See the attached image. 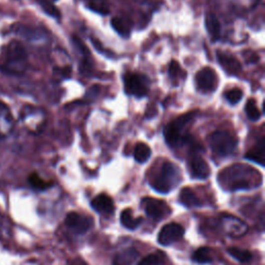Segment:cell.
Segmentation results:
<instances>
[{"instance_id": "f1b7e54d", "label": "cell", "mask_w": 265, "mask_h": 265, "mask_svg": "<svg viewBox=\"0 0 265 265\" xmlns=\"http://www.w3.org/2000/svg\"><path fill=\"white\" fill-rule=\"evenodd\" d=\"M164 262V255L162 253H155L146 256L139 265H160Z\"/></svg>"}, {"instance_id": "603a6c76", "label": "cell", "mask_w": 265, "mask_h": 265, "mask_svg": "<svg viewBox=\"0 0 265 265\" xmlns=\"http://www.w3.org/2000/svg\"><path fill=\"white\" fill-rule=\"evenodd\" d=\"M193 261L199 264H207L212 262V257L210 255V250L208 247H200L194 252L192 256Z\"/></svg>"}, {"instance_id": "6da1fadb", "label": "cell", "mask_w": 265, "mask_h": 265, "mask_svg": "<svg viewBox=\"0 0 265 265\" xmlns=\"http://www.w3.org/2000/svg\"><path fill=\"white\" fill-rule=\"evenodd\" d=\"M195 113L190 112L188 114L181 115L178 118L170 122L164 129L165 141L170 147H178L186 143L190 137L187 134V126L194 119Z\"/></svg>"}, {"instance_id": "7c38bea8", "label": "cell", "mask_w": 265, "mask_h": 265, "mask_svg": "<svg viewBox=\"0 0 265 265\" xmlns=\"http://www.w3.org/2000/svg\"><path fill=\"white\" fill-rule=\"evenodd\" d=\"M218 59L222 68L229 75L236 76L240 73L241 64L235 56L225 52H218Z\"/></svg>"}, {"instance_id": "484cf974", "label": "cell", "mask_w": 265, "mask_h": 265, "mask_svg": "<svg viewBox=\"0 0 265 265\" xmlns=\"http://www.w3.org/2000/svg\"><path fill=\"white\" fill-rule=\"evenodd\" d=\"M245 114L247 116V118L253 120V121H256V120L260 119L261 112H260V110L258 109V107L256 105L255 99L251 98V99H248V101L246 102V104H245Z\"/></svg>"}, {"instance_id": "4fadbf2b", "label": "cell", "mask_w": 265, "mask_h": 265, "mask_svg": "<svg viewBox=\"0 0 265 265\" xmlns=\"http://www.w3.org/2000/svg\"><path fill=\"white\" fill-rule=\"evenodd\" d=\"M14 125V118L9 107L0 103V137L7 136Z\"/></svg>"}, {"instance_id": "44dd1931", "label": "cell", "mask_w": 265, "mask_h": 265, "mask_svg": "<svg viewBox=\"0 0 265 265\" xmlns=\"http://www.w3.org/2000/svg\"><path fill=\"white\" fill-rule=\"evenodd\" d=\"M152 156V149L145 143H138L134 148V158L138 163H145Z\"/></svg>"}, {"instance_id": "277c9868", "label": "cell", "mask_w": 265, "mask_h": 265, "mask_svg": "<svg viewBox=\"0 0 265 265\" xmlns=\"http://www.w3.org/2000/svg\"><path fill=\"white\" fill-rule=\"evenodd\" d=\"M180 179L178 168L172 163L166 162L162 166L160 172L152 182V187L159 193L167 194L175 187Z\"/></svg>"}, {"instance_id": "1f68e13d", "label": "cell", "mask_w": 265, "mask_h": 265, "mask_svg": "<svg viewBox=\"0 0 265 265\" xmlns=\"http://www.w3.org/2000/svg\"><path fill=\"white\" fill-rule=\"evenodd\" d=\"M169 76L171 77L172 80H179L182 76V69L180 68V65L178 64L177 61H171L169 65Z\"/></svg>"}, {"instance_id": "52a82bcc", "label": "cell", "mask_w": 265, "mask_h": 265, "mask_svg": "<svg viewBox=\"0 0 265 265\" xmlns=\"http://www.w3.org/2000/svg\"><path fill=\"white\" fill-rule=\"evenodd\" d=\"M198 90L203 93H210L217 88L218 77L211 68H204L196 75Z\"/></svg>"}, {"instance_id": "5bb4252c", "label": "cell", "mask_w": 265, "mask_h": 265, "mask_svg": "<svg viewBox=\"0 0 265 265\" xmlns=\"http://www.w3.org/2000/svg\"><path fill=\"white\" fill-rule=\"evenodd\" d=\"M91 206L95 211L105 214H110L114 211V203L112 199L105 194L96 196L91 201Z\"/></svg>"}, {"instance_id": "f546056e", "label": "cell", "mask_w": 265, "mask_h": 265, "mask_svg": "<svg viewBox=\"0 0 265 265\" xmlns=\"http://www.w3.org/2000/svg\"><path fill=\"white\" fill-rule=\"evenodd\" d=\"M225 97L227 101L232 104V105H235L237 104L241 97H242V91L238 88H233V89H230L225 93Z\"/></svg>"}, {"instance_id": "83f0119b", "label": "cell", "mask_w": 265, "mask_h": 265, "mask_svg": "<svg viewBox=\"0 0 265 265\" xmlns=\"http://www.w3.org/2000/svg\"><path fill=\"white\" fill-rule=\"evenodd\" d=\"M89 9L102 15H107L110 12L109 5L106 0H89Z\"/></svg>"}, {"instance_id": "2e32d148", "label": "cell", "mask_w": 265, "mask_h": 265, "mask_svg": "<svg viewBox=\"0 0 265 265\" xmlns=\"http://www.w3.org/2000/svg\"><path fill=\"white\" fill-rule=\"evenodd\" d=\"M245 159L258 163L259 165H264L265 160V139L261 138L260 141L253 147L250 152L245 155Z\"/></svg>"}, {"instance_id": "ac0fdd59", "label": "cell", "mask_w": 265, "mask_h": 265, "mask_svg": "<svg viewBox=\"0 0 265 265\" xmlns=\"http://www.w3.org/2000/svg\"><path fill=\"white\" fill-rule=\"evenodd\" d=\"M139 257L135 248H127L115 256L112 265H131Z\"/></svg>"}, {"instance_id": "d6a6232c", "label": "cell", "mask_w": 265, "mask_h": 265, "mask_svg": "<svg viewBox=\"0 0 265 265\" xmlns=\"http://www.w3.org/2000/svg\"><path fill=\"white\" fill-rule=\"evenodd\" d=\"M54 75L62 79H68L72 75V68L71 66H65V68H55Z\"/></svg>"}, {"instance_id": "9c48e42d", "label": "cell", "mask_w": 265, "mask_h": 265, "mask_svg": "<svg viewBox=\"0 0 265 265\" xmlns=\"http://www.w3.org/2000/svg\"><path fill=\"white\" fill-rule=\"evenodd\" d=\"M64 222H65L66 227L71 229L72 231H74L75 233L83 234L90 229L92 220L78 212H70L66 214Z\"/></svg>"}, {"instance_id": "cb8c5ba5", "label": "cell", "mask_w": 265, "mask_h": 265, "mask_svg": "<svg viewBox=\"0 0 265 265\" xmlns=\"http://www.w3.org/2000/svg\"><path fill=\"white\" fill-rule=\"evenodd\" d=\"M112 27L115 29V31L119 33L120 36L127 38L130 33V27L127 21L121 19V18H113L111 21Z\"/></svg>"}, {"instance_id": "ffe728a7", "label": "cell", "mask_w": 265, "mask_h": 265, "mask_svg": "<svg viewBox=\"0 0 265 265\" xmlns=\"http://www.w3.org/2000/svg\"><path fill=\"white\" fill-rule=\"evenodd\" d=\"M120 222L123 227H125L128 230H134L136 229L140 223L142 222L141 218H134L132 217L131 210L129 208H126L121 211L120 214Z\"/></svg>"}, {"instance_id": "836d02e7", "label": "cell", "mask_w": 265, "mask_h": 265, "mask_svg": "<svg viewBox=\"0 0 265 265\" xmlns=\"http://www.w3.org/2000/svg\"><path fill=\"white\" fill-rule=\"evenodd\" d=\"M73 265H86L84 262H82L80 259H77L74 261V264Z\"/></svg>"}, {"instance_id": "d6986e66", "label": "cell", "mask_w": 265, "mask_h": 265, "mask_svg": "<svg viewBox=\"0 0 265 265\" xmlns=\"http://www.w3.org/2000/svg\"><path fill=\"white\" fill-rule=\"evenodd\" d=\"M179 200H180L181 204H184L188 208L198 207V206L201 205V202H200V200H199V198L196 196V194L190 188H184L180 191Z\"/></svg>"}, {"instance_id": "ba28073f", "label": "cell", "mask_w": 265, "mask_h": 265, "mask_svg": "<svg viewBox=\"0 0 265 265\" xmlns=\"http://www.w3.org/2000/svg\"><path fill=\"white\" fill-rule=\"evenodd\" d=\"M185 234V228L177 223H170L164 226L160 233L158 240L162 245H169L178 239H180Z\"/></svg>"}, {"instance_id": "7a4b0ae2", "label": "cell", "mask_w": 265, "mask_h": 265, "mask_svg": "<svg viewBox=\"0 0 265 265\" xmlns=\"http://www.w3.org/2000/svg\"><path fill=\"white\" fill-rule=\"evenodd\" d=\"M258 174L253 168L244 165H234L223 172L225 181L232 190H246L250 189L253 184L254 176Z\"/></svg>"}, {"instance_id": "5b68a950", "label": "cell", "mask_w": 265, "mask_h": 265, "mask_svg": "<svg viewBox=\"0 0 265 265\" xmlns=\"http://www.w3.org/2000/svg\"><path fill=\"white\" fill-rule=\"evenodd\" d=\"M211 151L219 157H228L237 148V139L227 130H217L208 138Z\"/></svg>"}, {"instance_id": "8992f818", "label": "cell", "mask_w": 265, "mask_h": 265, "mask_svg": "<svg viewBox=\"0 0 265 265\" xmlns=\"http://www.w3.org/2000/svg\"><path fill=\"white\" fill-rule=\"evenodd\" d=\"M123 83L124 90L127 94L142 97L145 96L148 92L149 81L143 75L128 73L124 76Z\"/></svg>"}, {"instance_id": "9a60e30c", "label": "cell", "mask_w": 265, "mask_h": 265, "mask_svg": "<svg viewBox=\"0 0 265 265\" xmlns=\"http://www.w3.org/2000/svg\"><path fill=\"white\" fill-rule=\"evenodd\" d=\"M224 224H225V230L231 236H241L245 233V231L247 229L246 225L243 222L233 217L225 218Z\"/></svg>"}, {"instance_id": "e0dca14e", "label": "cell", "mask_w": 265, "mask_h": 265, "mask_svg": "<svg viewBox=\"0 0 265 265\" xmlns=\"http://www.w3.org/2000/svg\"><path fill=\"white\" fill-rule=\"evenodd\" d=\"M205 26L212 41H218L221 36V25L217 17L213 14H207L205 17Z\"/></svg>"}, {"instance_id": "30bf717a", "label": "cell", "mask_w": 265, "mask_h": 265, "mask_svg": "<svg viewBox=\"0 0 265 265\" xmlns=\"http://www.w3.org/2000/svg\"><path fill=\"white\" fill-rule=\"evenodd\" d=\"M144 210L148 217L155 220H161L169 212V207L166 202L155 198H144L142 201Z\"/></svg>"}, {"instance_id": "4dcf8cb0", "label": "cell", "mask_w": 265, "mask_h": 265, "mask_svg": "<svg viewBox=\"0 0 265 265\" xmlns=\"http://www.w3.org/2000/svg\"><path fill=\"white\" fill-rule=\"evenodd\" d=\"M41 6L43 8V10L51 17H53V18H60V13H59V10L54 6L52 5L51 3L49 2H46V0H43V2L41 3Z\"/></svg>"}, {"instance_id": "d4e9b609", "label": "cell", "mask_w": 265, "mask_h": 265, "mask_svg": "<svg viewBox=\"0 0 265 265\" xmlns=\"http://www.w3.org/2000/svg\"><path fill=\"white\" fill-rule=\"evenodd\" d=\"M15 32L18 36L23 37L24 39H27V40H39V39H41V33L39 30L32 29V28H29V27H26L23 25H20V26H18V28H16Z\"/></svg>"}, {"instance_id": "7402d4cb", "label": "cell", "mask_w": 265, "mask_h": 265, "mask_svg": "<svg viewBox=\"0 0 265 265\" xmlns=\"http://www.w3.org/2000/svg\"><path fill=\"white\" fill-rule=\"evenodd\" d=\"M228 253L229 255H231L234 259H236L237 261L241 262V263H247L252 260V253L248 252L246 250H243V248H239V247H235V246H232L228 248Z\"/></svg>"}, {"instance_id": "3957f363", "label": "cell", "mask_w": 265, "mask_h": 265, "mask_svg": "<svg viewBox=\"0 0 265 265\" xmlns=\"http://www.w3.org/2000/svg\"><path fill=\"white\" fill-rule=\"evenodd\" d=\"M27 53L25 48L17 41L11 42L6 48L4 70L11 74H20L25 70Z\"/></svg>"}, {"instance_id": "4316f807", "label": "cell", "mask_w": 265, "mask_h": 265, "mask_svg": "<svg viewBox=\"0 0 265 265\" xmlns=\"http://www.w3.org/2000/svg\"><path fill=\"white\" fill-rule=\"evenodd\" d=\"M28 182L29 185L35 189V190H39V191H44L47 190L48 188H50L52 186L51 182H47L44 179H42L37 173H32L29 177H28Z\"/></svg>"}, {"instance_id": "8fae6325", "label": "cell", "mask_w": 265, "mask_h": 265, "mask_svg": "<svg viewBox=\"0 0 265 265\" xmlns=\"http://www.w3.org/2000/svg\"><path fill=\"white\" fill-rule=\"evenodd\" d=\"M190 170L194 178L206 179L210 174L208 164L200 156H194L190 161Z\"/></svg>"}]
</instances>
